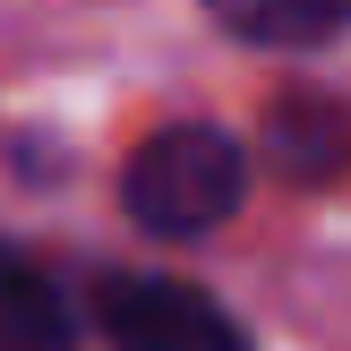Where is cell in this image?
I'll return each mask as SVG.
<instances>
[{
  "label": "cell",
  "mask_w": 351,
  "mask_h": 351,
  "mask_svg": "<svg viewBox=\"0 0 351 351\" xmlns=\"http://www.w3.org/2000/svg\"><path fill=\"white\" fill-rule=\"evenodd\" d=\"M240 197H249V154H240V137L215 129V120H171V129H154L146 146L120 163V206H129L146 232H163V240L215 232Z\"/></svg>",
  "instance_id": "1"
},
{
  "label": "cell",
  "mask_w": 351,
  "mask_h": 351,
  "mask_svg": "<svg viewBox=\"0 0 351 351\" xmlns=\"http://www.w3.org/2000/svg\"><path fill=\"white\" fill-rule=\"evenodd\" d=\"M95 308L112 351H257L223 317V300H206L197 283H171V274H103Z\"/></svg>",
  "instance_id": "2"
},
{
  "label": "cell",
  "mask_w": 351,
  "mask_h": 351,
  "mask_svg": "<svg viewBox=\"0 0 351 351\" xmlns=\"http://www.w3.org/2000/svg\"><path fill=\"white\" fill-rule=\"evenodd\" d=\"M266 154H274V171H291V180H308V189L335 180V171L351 163V120H343V103H308V95L274 103Z\"/></svg>",
  "instance_id": "3"
},
{
  "label": "cell",
  "mask_w": 351,
  "mask_h": 351,
  "mask_svg": "<svg viewBox=\"0 0 351 351\" xmlns=\"http://www.w3.org/2000/svg\"><path fill=\"white\" fill-rule=\"evenodd\" d=\"M77 326H69L60 291L26 266V257L0 249V351H69Z\"/></svg>",
  "instance_id": "4"
},
{
  "label": "cell",
  "mask_w": 351,
  "mask_h": 351,
  "mask_svg": "<svg viewBox=\"0 0 351 351\" xmlns=\"http://www.w3.org/2000/svg\"><path fill=\"white\" fill-rule=\"evenodd\" d=\"M223 34L240 43H326V34L351 26V0H206Z\"/></svg>",
  "instance_id": "5"
}]
</instances>
